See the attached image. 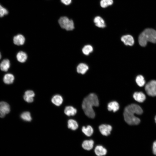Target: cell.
I'll list each match as a JSON object with an SVG mask.
<instances>
[{
    "label": "cell",
    "mask_w": 156,
    "mask_h": 156,
    "mask_svg": "<svg viewBox=\"0 0 156 156\" xmlns=\"http://www.w3.org/2000/svg\"><path fill=\"white\" fill-rule=\"evenodd\" d=\"M14 75L10 73L7 74L4 76L3 81L4 83L8 84L12 83L14 80Z\"/></svg>",
    "instance_id": "obj_19"
},
{
    "label": "cell",
    "mask_w": 156,
    "mask_h": 156,
    "mask_svg": "<svg viewBox=\"0 0 156 156\" xmlns=\"http://www.w3.org/2000/svg\"><path fill=\"white\" fill-rule=\"evenodd\" d=\"M94 144V142L93 140H86L83 141L82 144V146L84 149L89 151L93 148Z\"/></svg>",
    "instance_id": "obj_13"
},
{
    "label": "cell",
    "mask_w": 156,
    "mask_h": 156,
    "mask_svg": "<svg viewBox=\"0 0 156 156\" xmlns=\"http://www.w3.org/2000/svg\"><path fill=\"white\" fill-rule=\"evenodd\" d=\"M61 1L64 4L68 5L71 3L72 0H61Z\"/></svg>",
    "instance_id": "obj_30"
},
{
    "label": "cell",
    "mask_w": 156,
    "mask_h": 156,
    "mask_svg": "<svg viewBox=\"0 0 156 156\" xmlns=\"http://www.w3.org/2000/svg\"><path fill=\"white\" fill-rule=\"evenodd\" d=\"M58 22L61 28L67 31L72 30L74 28L73 21L69 19L67 17H61L59 19Z\"/></svg>",
    "instance_id": "obj_4"
},
{
    "label": "cell",
    "mask_w": 156,
    "mask_h": 156,
    "mask_svg": "<svg viewBox=\"0 0 156 156\" xmlns=\"http://www.w3.org/2000/svg\"><path fill=\"white\" fill-rule=\"evenodd\" d=\"M94 151L96 155L98 156L105 155L107 152V149L101 145L97 146L95 148Z\"/></svg>",
    "instance_id": "obj_9"
},
{
    "label": "cell",
    "mask_w": 156,
    "mask_h": 156,
    "mask_svg": "<svg viewBox=\"0 0 156 156\" xmlns=\"http://www.w3.org/2000/svg\"><path fill=\"white\" fill-rule=\"evenodd\" d=\"M99 129L102 135L107 136L110 134L112 127L109 125L102 124L99 126Z\"/></svg>",
    "instance_id": "obj_7"
},
{
    "label": "cell",
    "mask_w": 156,
    "mask_h": 156,
    "mask_svg": "<svg viewBox=\"0 0 156 156\" xmlns=\"http://www.w3.org/2000/svg\"><path fill=\"white\" fill-rule=\"evenodd\" d=\"M143 112L142 108L139 105L135 104L129 105L124 109L123 113L124 120L129 125H137L140 123V120L135 115L141 114Z\"/></svg>",
    "instance_id": "obj_1"
},
{
    "label": "cell",
    "mask_w": 156,
    "mask_h": 156,
    "mask_svg": "<svg viewBox=\"0 0 156 156\" xmlns=\"http://www.w3.org/2000/svg\"><path fill=\"white\" fill-rule=\"evenodd\" d=\"M145 89L147 94L150 96H156V80H151L145 85Z\"/></svg>",
    "instance_id": "obj_5"
},
{
    "label": "cell",
    "mask_w": 156,
    "mask_h": 156,
    "mask_svg": "<svg viewBox=\"0 0 156 156\" xmlns=\"http://www.w3.org/2000/svg\"><path fill=\"white\" fill-rule=\"evenodd\" d=\"M23 99L25 101L27 102L30 103L33 102L34 101V98L27 96L24 95Z\"/></svg>",
    "instance_id": "obj_29"
},
{
    "label": "cell",
    "mask_w": 156,
    "mask_h": 156,
    "mask_svg": "<svg viewBox=\"0 0 156 156\" xmlns=\"http://www.w3.org/2000/svg\"><path fill=\"white\" fill-rule=\"evenodd\" d=\"M153 153L156 155V141H154L153 144Z\"/></svg>",
    "instance_id": "obj_31"
},
{
    "label": "cell",
    "mask_w": 156,
    "mask_h": 156,
    "mask_svg": "<svg viewBox=\"0 0 156 156\" xmlns=\"http://www.w3.org/2000/svg\"><path fill=\"white\" fill-rule=\"evenodd\" d=\"M1 53H0V59L1 58Z\"/></svg>",
    "instance_id": "obj_33"
},
{
    "label": "cell",
    "mask_w": 156,
    "mask_h": 156,
    "mask_svg": "<svg viewBox=\"0 0 156 156\" xmlns=\"http://www.w3.org/2000/svg\"><path fill=\"white\" fill-rule=\"evenodd\" d=\"M25 39L22 35L18 34L14 36L13 38L14 43L17 45H23L25 42Z\"/></svg>",
    "instance_id": "obj_12"
},
{
    "label": "cell",
    "mask_w": 156,
    "mask_h": 156,
    "mask_svg": "<svg viewBox=\"0 0 156 156\" xmlns=\"http://www.w3.org/2000/svg\"><path fill=\"white\" fill-rule=\"evenodd\" d=\"M135 81L137 85L140 87L143 86L145 83L144 78L142 75H138L136 78Z\"/></svg>",
    "instance_id": "obj_25"
},
{
    "label": "cell",
    "mask_w": 156,
    "mask_h": 156,
    "mask_svg": "<svg viewBox=\"0 0 156 156\" xmlns=\"http://www.w3.org/2000/svg\"><path fill=\"white\" fill-rule=\"evenodd\" d=\"M21 117L22 119L26 121H30L32 119L31 114L28 112H23L21 115Z\"/></svg>",
    "instance_id": "obj_24"
},
{
    "label": "cell",
    "mask_w": 156,
    "mask_h": 156,
    "mask_svg": "<svg viewBox=\"0 0 156 156\" xmlns=\"http://www.w3.org/2000/svg\"><path fill=\"white\" fill-rule=\"evenodd\" d=\"M92 47L90 45H86L82 49L83 53L85 55H88L93 51Z\"/></svg>",
    "instance_id": "obj_23"
},
{
    "label": "cell",
    "mask_w": 156,
    "mask_h": 156,
    "mask_svg": "<svg viewBox=\"0 0 156 156\" xmlns=\"http://www.w3.org/2000/svg\"><path fill=\"white\" fill-rule=\"evenodd\" d=\"M78 126L77 122L73 119H70L68 122V128L73 130L77 129Z\"/></svg>",
    "instance_id": "obj_22"
},
{
    "label": "cell",
    "mask_w": 156,
    "mask_h": 156,
    "mask_svg": "<svg viewBox=\"0 0 156 156\" xmlns=\"http://www.w3.org/2000/svg\"><path fill=\"white\" fill-rule=\"evenodd\" d=\"M10 66V63L9 60L7 59L3 60L0 64L1 70L4 71H7Z\"/></svg>",
    "instance_id": "obj_18"
},
{
    "label": "cell",
    "mask_w": 156,
    "mask_h": 156,
    "mask_svg": "<svg viewBox=\"0 0 156 156\" xmlns=\"http://www.w3.org/2000/svg\"><path fill=\"white\" fill-rule=\"evenodd\" d=\"M138 42L142 47H145L148 42L156 43V31L151 28L146 29L139 35Z\"/></svg>",
    "instance_id": "obj_3"
},
{
    "label": "cell",
    "mask_w": 156,
    "mask_h": 156,
    "mask_svg": "<svg viewBox=\"0 0 156 156\" xmlns=\"http://www.w3.org/2000/svg\"><path fill=\"white\" fill-rule=\"evenodd\" d=\"M51 101L54 104L59 106L62 104L63 100V98L60 95L57 94L53 97Z\"/></svg>",
    "instance_id": "obj_14"
},
{
    "label": "cell",
    "mask_w": 156,
    "mask_h": 156,
    "mask_svg": "<svg viewBox=\"0 0 156 156\" xmlns=\"http://www.w3.org/2000/svg\"><path fill=\"white\" fill-rule=\"evenodd\" d=\"M108 109L109 111L115 112L118 110L119 108L118 103L116 101H113L110 102L107 105Z\"/></svg>",
    "instance_id": "obj_16"
},
{
    "label": "cell",
    "mask_w": 156,
    "mask_h": 156,
    "mask_svg": "<svg viewBox=\"0 0 156 156\" xmlns=\"http://www.w3.org/2000/svg\"><path fill=\"white\" fill-rule=\"evenodd\" d=\"M8 13V10L0 4V17H3L5 15H7Z\"/></svg>",
    "instance_id": "obj_27"
},
{
    "label": "cell",
    "mask_w": 156,
    "mask_h": 156,
    "mask_svg": "<svg viewBox=\"0 0 156 156\" xmlns=\"http://www.w3.org/2000/svg\"><path fill=\"white\" fill-rule=\"evenodd\" d=\"M89 69L88 66L84 63L79 64L77 68V73L82 74H85Z\"/></svg>",
    "instance_id": "obj_15"
},
{
    "label": "cell",
    "mask_w": 156,
    "mask_h": 156,
    "mask_svg": "<svg viewBox=\"0 0 156 156\" xmlns=\"http://www.w3.org/2000/svg\"><path fill=\"white\" fill-rule=\"evenodd\" d=\"M113 3V0H101L100 5L102 8H105L112 5Z\"/></svg>",
    "instance_id": "obj_26"
},
{
    "label": "cell",
    "mask_w": 156,
    "mask_h": 156,
    "mask_svg": "<svg viewBox=\"0 0 156 156\" xmlns=\"http://www.w3.org/2000/svg\"><path fill=\"white\" fill-rule=\"evenodd\" d=\"M24 95L29 97H33L34 96L35 94L34 92L31 90H28L25 93Z\"/></svg>",
    "instance_id": "obj_28"
},
{
    "label": "cell",
    "mask_w": 156,
    "mask_h": 156,
    "mask_svg": "<svg viewBox=\"0 0 156 156\" xmlns=\"http://www.w3.org/2000/svg\"><path fill=\"white\" fill-rule=\"evenodd\" d=\"M155 122L156 123V116H155Z\"/></svg>",
    "instance_id": "obj_32"
},
{
    "label": "cell",
    "mask_w": 156,
    "mask_h": 156,
    "mask_svg": "<svg viewBox=\"0 0 156 156\" xmlns=\"http://www.w3.org/2000/svg\"><path fill=\"white\" fill-rule=\"evenodd\" d=\"M10 111V107L9 104L4 101L0 102V117L4 118L5 115Z\"/></svg>",
    "instance_id": "obj_6"
},
{
    "label": "cell",
    "mask_w": 156,
    "mask_h": 156,
    "mask_svg": "<svg viewBox=\"0 0 156 156\" xmlns=\"http://www.w3.org/2000/svg\"><path fill=\"white\" fill-rule=\"evenodd\" d=\"M121 40L126 45L132 46L134 44V41L132 36L130 35H127L122 36Z\"/></svg>",
    "instance_id": "obj_8"
},
{
    "label": "cell",
    "mask_w": 156,
    "mask_h": 156,
    "mask_svg": "<svg viewBox=\"0 0 156 156\" xmlns=\"http://www.w3.org/2000/svg\"><path fill=\"white\" fill-rule=\"evenodd\" d=\"M99 105V101L97 96L96 94L92 93L89 94L84 99L82 107L86 116L92 118L95 116V113L93 107H97Z\"/></svg>",
    "instance_id": "obj_2"
},
{
    "label": "cell",
    "mask_w": 156,
    "mask_h": 156,
    "mask_svg": "<svg viewBox=\"0 0 156 156\" xmlns=\"http://www.w3.org/2000/svg\"><path fill=\"white\" fill-rule=\"evenodd\" d=\"M77 112V109L71 106L66 107L64 110L65 114L68 116H74L76 114Z\"/></svg>",
    "instance_id": "obj_17"
},
{
    "label": "cell",
    "mask_w": 156,
    "mask_h": 156,
    "mask_svg": "<svg viewBox=\"0 0 156 156\" xmlns=\"http://www.w3.org/2000/svg\"><path fill=\"white\" fill-rule=\"evenodd\" d=\"M94 22L95 25L98 27L103 28L105 27L106 25L104 20L100 16L95 17L94 18Z\"/></svg>",
    "instance_id": "obj_10"
},
{
    "label": "cell",
    "mask_w": 156,
    "mask_h": 156,
    "mask_svg": "<svg viewBox=\"0 0 156 156\" xmlns=\"http://www.w3.org/2000/svg\"><path fill=\"white\" fill-rule=\"evenodd\" d=\"M133 96L135 101L140 103L143 102L146 98L145 94L143 92H135Z\"/></svg>",
    "instance_id": "obj_11"
},
{
    "label": "cell",
    "mask_w": 156,
    "mask_h": 156,
    "mask_svg": "<svg viewBox=\"0 0 156 156\" xmlns=\"http://www.w3.org/2000/svg\"><path fill=\"white\" fill-rule=\"evenodd\" d=\"M82 131L83 132L88 136H91L93 132V128L90 125H88L86 127H83L82 129Z\"/></svg>",
    "instance_id": "obj_21"
},
{
    "label": "cell",
    "mask_w": 156,
    "mask_h": 156,
    "mask_svg": "<svg viewBox=\"0 0 156 156\" xmlns=\"http://www.w3.org/2000/svg\"><path fill=\"white\" fill-rule=\"evenodd\" d=\"M17 60L20 62H24L27 60V56L24 52L21 51L18 52L16 55Z\"/></svg>",
    "instance_id": "obj_20"
}]
</instances>
